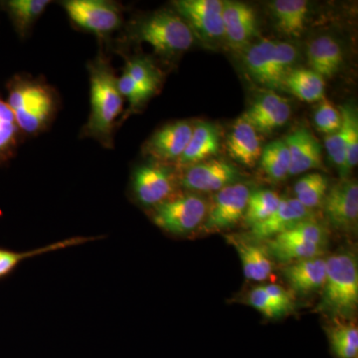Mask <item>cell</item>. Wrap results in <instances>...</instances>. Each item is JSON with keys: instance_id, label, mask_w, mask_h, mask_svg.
I'll return each mask as SVG.
<instances>
[{"instance_id": "cell-1", "label": "cell", "mask_w": 358, "mask_h": 358, "mask_svg": "<svg viewBox=\"0 0 358 358\" xmlns=\"http://www.w3.org/2000/svg\"><path fill=\"white\" fill-rule=\"evenodd\" d=\"M91 85V112L81 138H93L105 148H114L117 119L124 109L117 77L109 58L99 54L88 65Z\"/></svg>"}, {"instance_id": "cell-37", "label": "cell", "mask_w": 358, "mask_h": 358, "mask_svg": "<svg viewBox=\"0 0 358 358\" xmlns=\"http://www.w3.org/2000/svg\"><path fill=\"white\" fill-rule=\"evenodd\" d=\"M117 88L122 98L127 99L129 103V109L127 115L138 112L152 98L126 72L122 73V76L117 78Z\"/></svg>"}, {"instance_id": "cell-25", "label": "cell", "mask_w": 358, "mask_h": 358, "mask_svg": "<svg viewBox=\"0 0 358 358\" xmlns=\"http://www.w3.org/2000/svg\"><path fill=\"white\" fill-rule=\"evenodd\" d=\"M99 237H74L62 241L55 242L41 248L30 250V251L17 252L13 250L0 248V279L7 277L13 272L17 266L26 259L32 258L50 252L70 248L78 245L86 244L88 242L95 241Z\"/></svg>"}, {"instance_id": "cell-20", "label": "cell", "mask_w": 358, "mask_h": 358, "mask_svg": "<svg viewBox=\"0 0 358 358\" xmlns=\"http://www.w3.org/2000/svg\"><path fill=\"white\" fill-rule=\"evenodd\" d=\"M275 41L261 40L258 43L247 48L244 55V64L251 77L263 86L270 89H282L275 76L274 59Z\"/></svg>"}, {"instance_id": "cell-18", "label": "cell", "mask_w": 358, "mask_h": 358, "mask_svg": "<svg viewBox=\"0 0 358 358\" xmlns=\"http://www.w3.org/2000/svg\"><path fill=\"white\" fill-rule=\"evenodd\" d=\"M220 150V134L217 127L211 122H199L194 124L192 138L176 164L186 167L211 159Z\"/></svg>"}, {"instance_id": "cell-29", "label": "cell", "mask_w": 358, "mask_h": 358, "mask_svg": "<svg viewBox=\"0 0 358 358\" xmlns=\"http://www.w3.org/2000/svg\"><path fill=\"white\" fill-rule=\"evenodd\" d=\"M331 352L336 358H357L358 329L352 324L336 322L327 329Z\"/></svg>"}, {"instance_id": "cell-31", "label": "cell", "mask_w": 358, "mask_h": 358, "mask_svg": "<svg viewBox=\"0 0 358 358\" xmlns=\"http://www.w3.org/2000/svg\"><path fill=\"white\" fill-rule=\"evenodd\" d=\"M327 190L329 179L317 173L307 174L294 186L296 199L310 210L322 203Z\"/></svg>"}, {"instance_id": "cell-28", "label": "cell", "mask_w": 358, "mask_h": 358, "mask_svg": "<svg viewBox=\"0 0 358 358\" xmlns=\"http://www.w3.org/2000/svg\"><path fill=\"white\" fill-rule=\"evenodd\" d=\"M50 3L49 0H10L6 6L16 31L25 37Z\"/></svg>"}, {"instance_id": "cell-5", "label": "cell", "mask_w": 358, "mask_h": 358, "mask_svg": "<svg viewBox=\"0 0 358 358\" xmlns=\"http://www.w3.org/2000/svg\"><path fill=\"white\" fill-rule=\"evenodd\" d=\"M208 203L195 194L173 195L152 208V221L173 235H186L197 229L206 218Z\"/></svg>"}, {"instance_id": "cell-39", "label": "cell", "mask_w": 358, "mask_h": 358, "mask_svg": "<svg viewBox=\"0 0 358 358\" xmlns=\"http://www.w3.org/2000/svg\"><path fill=\"white\" fill-rule=\"evenodd\" d=\"M265 289L266 293L272 299L275 306L281 308L282 312L288 313L293 308V300H292L291 294L288 293L284 288H282L279 285H267L263 286Z\"/></svg>"}, {"instance_id": "cell-16", "label": "cell", "mask_w": 358, "mask_h": 358, "mask_svg": "<svg viewBox=\"0 0 358 358\" xmlns=\"http://www.w3.org/2000/svg\"><path fill=\"white\" fill-rule=\"evenodd\" d=\"M284 141L291 155L289 176L322 169V145L308 129H296Z\"/></svg>"}, {"instance_id": "cell-12", "label": "cell", "mask_w": 358, "mask_h": 358, "mask_svg": "<svg viewBox=\"0 0 358 358\" xmlns=\"http://www.w3.org/2000/svg\"><path fill=\"white\" fill-rule=\"evenodd\" d=\"M193 127L194 124L187 121L173 122L162 127L145 141L143 154L162 164H176L189 143Z\"/></svg>"}, {"instance_id": "cell-2", "label": "cell", "mask_w": 358, "mask_h": 358, "mask_svg": "<svg viewBox=\"0 0 358 358\" xmlns=\"http://www.w3.org/2000/svg\"><path fill=\"white\" fill-rule=\"evenodd\" d=\"M57 103L56 92L40 78L17 77L9 87L7 103L23 133L43 131L56 114Z\"/></svg>"}, {"instance_id": "cell-30", "label": "cell", "mask_w": 358, "mask_h": 358, "mask_svg": "<svg viewBox=\"0 0 358 358\" xmlns=\"http://www.w3.org/2000/svg\"><path fill=\"white\" fill-rule=\"evenodd\" d=\"M281 197L272 190L260 189L251 192L244 214V222L250 228L270 217L281 202Z\"/></svg>"}, {"instance_id": "cell-27", "label": "cell", "mask_w": 358, "mask_h": 358, "mask_svg": "<svg viewBox=\"0 0 358 358\" xmlns=\"http://www.w3.org/2000/svg\"><path fill=\"white\" fill-rule=\"evenodd\" d=\"M264 173L273 181L287 178L291 166V155L284 140L272 141L263 148L260 160Z\"/></svg>"}, {"instance_id": "cell-23", "label": "cell", "mask_w": 358, "mask_h": 358, "mask_svg": "<svg viewBox=\"0 0 358 358\" xmlns=\"http://www.w3.org/2000/svg\"><path fill=\"white\" fill-rule=\"evenodd\" d=\"M231 243L237 250L247 279L260 282L270 277L273 264L267 249L259 244L249 243L242 240L232 239Z\"/></svg>"}, {"instance_id": "cell-34", "label": "cell", "mask_w": 358, "mask_h": 358, "mask_svg": "<svg viewBox=\"0 0 358 358\" xmlns=\"http://www.w3.org/2000/svg\"><path fill=\"white\" fill-rule=\"evenodd\" d=\"M275 238V239L286 240V241L315 245V246L322 248L327 245V231L322 224L317 223L315 219H313V220L298 224L291 230L282 233Z\"/></svg>"}, {"instance_id": "cell-24", "label": "cell", "mask_w": 358, "mask_h": 358, "mask_svg": "<svg viewBox=\"0 0 358 358\" xmlns=\"http://www.w3.org/2000/svg\"><path fill=\"white\" fill-rule=\"evenodd\" d=\"M284 88L303 102L315 103L324 99L326 80L313 70L298 68L287 76Z\"/></svg>"}, {"instance_id": "cell-36", "label": "cell", "mask_w": 358, "mask_h": 358, "mask_svg": "<svg viewBox=\"0 0 358 358\" xmlns=\"http://www.w3.org/2000/svg\"><path fill=\"white\" fill-rule=\"evenodd\" d=\"M313 121L315 127L320 133L329 134L336 133L343 124L341 110L336 109V106L329 101H320L319 106L313 114Z\"/></svg>"}, {"instance_id": "cell-7", "label": "cell", "mask_w": 358, "mask_h": 358, "mask_svg": "<svg viewBox=\"0 0 358 358\" xmlns=\"http://www.w3.org/2000/svg\"><path fill=\"white\" fill-rule=\"evenodd\" d=\"M62 6L75 25L101 38L109 36L122 24V10L115 2L67 0L62 2Z\"/></svg>"}, {"instance_id": "cell-19", "label": "cell", "mask_w": 358, "mask_h": 358, "mask_svg": "<svg viewBox=\"0 0 358 358\" xmlns=\"http://www.w3.org/2000/svg\"><path fill=\"white\" fill-rule=\"evenodd\" d=\"M326 273L327 260L320 257L289 264L284 270L285 278L292 289L303 296L324 287Z\"/></svg>"}, {"instance_id": "cell-32", "label": "cell", "mask_w": 358, "mask_h": 358, "mask_svg": "<svg viewBox=\"0 0 358 358\" xmlns=\"http://www.w3.org/2000/svg\"><path fill=\"white\" fill-rule=\"evenodd\" d=\"M268 251L281 263L298 262L306 259L320 257L324 249L315 245L286 240L271 239L268 242Z\"/></svg>"}, {"instance_id": "cell-9", "label": "cell", "mask_w": 358, "mask_h": 358, "mask_svg": "<svg viewBox=\"0 0 358 358\" xmlns=\"http://www.w3.org/2000/svg\"><path fill=\"white\" fill-rule=\"evenodd\" d=\"M200 38L213 42L224 38L223 1L220 0H176L171 4Z\"/></svg>"}, {"instance_id": "cell-38", "label": "cell", "mask_w": 358, "mask_h": 358, "mask_svg": "<svg viewBox=\"0 0 358 358\" xmlns=\"http://www.w3.org/2000/svg\"><path fill=\"white\" fill-rule=\"evenodd\" d=\"M247 301L250 306H252L268 319H277V317H282L285 315L281 308H278L272 299L268 296L263 286L252 289L248 294Z\"/></svg>"}, {"instance_id": "cell-15", "label": "cell", "mask_w": 358, "mask_h": 358, "mask_svg": "<svg viewBox=\"0 0 358 358\" xmlns=\"http://www.w3.org/2000/svg\"><path fill=\"white\" fill-rule=\"evenodd\" d=\"M292 108L288 101L274 92H268L252 103L243 115L257 131L271 134L289 121Z\"/></svg>"}, {"instance_id": "cell-14", "label": "cell", "mask_w": 358, "mask_h": 358, "mask_svg": "<svg viewBox=\"0 0 358 358\" xmlns=\"http://www.w3.org/2000/svg\"><path fill=\"white\" fill-rule=\"evenodd\" d=\"M224 36L234 49H243L258 34L255 11L243 2L223 1Z\"/></svg>"}, {"instance_id": "cell-22", "label": "cell", "mask_w": 358, "mask_h": 358, "mask_svg": "<svg viewBox=\"0 0 358 358\" xmlns=\"http://www.w3.org/2000/svg\"><path fill=\"white\" fill-rule=\"evenodd\" d=\"M308 61L310 70L324 80L333 78L341 68L343 53L341 45L333 37L320 36L308 45Z\"/></svg>"}, {"instance_id": "cell-10", "label": "cell", "mask_w": 358, "mask_h": 358, "mask_svg": "<svg viewBox=\"0 0 358 358\" xmlns=\"http://www.w3.org/2000/svg\"><path fill=\"white\" fill-rule=\"evenodd\" d=\"M183 169L178 182L190 192H217L241 178L239 169L223 159L205 160Z\"/></svg>"}, {"instance_id": "cell-8", "label": "cell", "mask_w": 358, "mask_h": 358, "mask_svg": "<svg viewBox=\"0 0 358 358\" xmlns=\"http://www.w3.org/2000/svg\"><path fill=\"white\" fill-rule=\"evenodd\" d=\"M251 192L249 185L239 182L216 192L208 205L204 230L216 232L236 225L244 217Z\"/></svg>"}, {"instance_id": "cell-33", "label": "cell", "mask_w": 358, "mask_h": 358, "mask_svg": "<svg viewBox=\"0 0 358 358\" xmlns=\"http://www.w3.org/2000/svg\"><path fill=\"white\" fill-rule=\"evenodd\" d=\"M20 131L8 103L0 98V162L13 154Z\"/></svg>"}, {"instance_id": "cell-4", "label": "cell", "mask_w": 358, "mask_h": 358, "mask_svg": "<svg viewBox=\"0 0 358 358\" xmlns=\"http://www.w3.org/2000/svg\"><path fill=\"white\" fill-rule=\"evenodd\" d=\"M319 308L336 319L355 315L358 305V265L350 252L334 254L327 259L326 280Z\"/></svg>"}, {"instance_id": "cell-17", "label": "cell", "mask_w": 358, "mask_h": 358, "mask_svg": "<svg viewBox=\"0 0 358 358\" xmlns=\"http://www.w3.org/2000/svg\"><path fill=\"white\" fill-rule=\"evenodd\" d=\"M228 154L238 164L255 166L262 155V145L258 131L242 115L233 124L227 138Z\"/></svg>"}, {"instance_id": "cell-21", "label": "cell", "mask_w": 358, "mask_h": 358, "mask_svg": "<svg viewBox=\"0 0 358 358\" xmlns=\"http://www.w3.org/2000/svg\"><path fill=\"white\" fill-rule=\"evenodd\" d=\"M275 26L289 38H300L307 27L310 6L305 0H275L270 3Z\"/></svg>"}, {"instance_id": "cell-3", "label": "cell", "mask_w": 358, "mask_h": 358, "mask_svg": "<svg viewBox=\"0 0 358 358\" xmlns=\"http://www.w3.org/2000/svg\"><path fill=\"white\" fill-rule=\"evenodd\" d=\"M127 37L150 45L157 55L173 58L192 48L194 33L178 13L159 10L134 21Z\"/></svg>"}, {"instance_id": "cell-26", "label": "cell", "mask_w": 358, "mask_h": 358, "mask_svg": "<svg viewBox=\"0 0 358 358\" xmlns=\"http://www.w3.org/2000/svg\"><path fill=\"white\" fill-rule=\"evenodd\" d=\"M124 72L128 73L129 77L150 96L159 92L164 80L162 70L154 61L143 56L127 59Z\"/></svg>"}, {"instance_id": "cell-35", "label": "cell", "mask_w": 358, "mask_h": 358, "mask_svg": "<svg viewBox=\"0 0 358 358\" xmlns=\"http://www.w3.org/2000/svg\"><path fill=\"white\" fill-rule=\"evenodd\" d=\"M341 115L346 122V169L348 174L358 162V117L357 110L346 105L341 108Z\"/></svg>"}, {"instance_id": "cell-11", "label": "cell", "mask_w": 358, "mask_h": 358, "mask_svg": "<svg viewBox=\"0 0 358 358\" xmlns=\"http://www.w3.org/2000/svg\"><path fill=\"white\" fill-rule=\"evenodd\" d=\"M327 220L334 229L343 232L357 230L358 220V185L355 180L341 179L327 190L324 201Z\"/></svg>"}, {"instance_id": "cell-6", "label": "cell", "mask_w": 358, "mask_h": 358, "mask_svg": "<svg viewBox=\"0 0 358 358\" xmlns=\"http://www.w3.org/2000/svg\"><path fill=\"white\" fill-rule=\"evenodd\" d=\"M178 183L173 167L155 160L136 166L131 176L134 197L138 203L152 209L173 197Z\"/></svg>"}, {"instance_id": "cell-13", "label": "cell", "mask_w": 358, "mask_h": 358, "mask_svg": "<svg viewBox=\"0 0 358 358\" xmlns=\"http://www.w3.org/2000/svg\"><path fill=\"white\" fill-rule=\"evenodd\" d=\"M313 219H315L313 210L306 208L296 199H282L277 210L270 217L251 228L250 236L257 241L271 240L298 224Z\"/></svg>"}]
</instances>
